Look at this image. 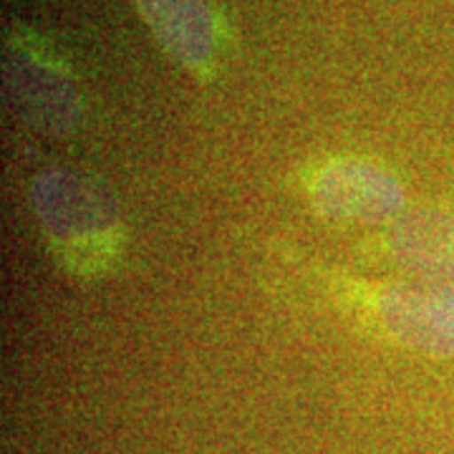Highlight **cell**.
<instances>
[{
	"instance_id": "obj_3",
	"label": "cell",
	"mask_w": 454,
	"mask_h": 454,
	"mask_svg": "<svg viewBox=\"0 0 454 454\" xmlns=\"http://www.w3.org/2000/svg\"><path fill=\"white\" fill-rule=\"evenodd\" d=\"M310 202L336 223L379 225L402 215L404 190L381 164L366 160H333L310 172Z\"/></svg>"
},
{
	"instance_id": "obj_1",
	"label": "cell",
	"mask_w": 454,
	"mask_h": 454,
	"mask_svg": "<svg viewBox=\"0 0 454 454\" xmlns=\"http://www.w3.org/2000/svg\"><path fill=\"white\" fill-rule=\"evenodd\" d=\"M31 200L49 243L68 268L82 276L109 270L121 245V223L98 184L82 172L49 167L33 179Z\"/></svg>"
},
{
	"instance_id": "obj_4",
	"label": "cell",
	"mask_w": 454,
	"mask_h": 454,
	"mask_svg": "<svg viewBox=\"0 0 454 454\" xmlns=\"http://www.w3.org/2000/svg\"><path fill=\"white\" fill-rule=\"evenodd\" d=\"M5 82L16 109L46 134H66L79 121V94L64 68L23 43L8 46Z\"/></svg>"
},
{
	"instance_id": "obj_2",
	"label": "cell",
	"mask_w": 454,
	"mask_h": 454,
	"mask_svg": "<svg viewBox=\"0 0 454 454\" xmlns=\"http://www.w3.org/2000/svg\"><path fill=\"white\" fill-rule=\"evenodd\" d=\"M361 313L406 348L454 356V286L396 280L343 283Z\"/></svg>"
},
{
	"instance_id": "obj_5",
	"label": "cell",
	"mask_w": 454,
	"mask_h": 454,
	"mask_svg": "<svg viewBox=\"0 0 454 454\" xmlns=\"http://www.w3.org/2000/svg\"><path fill=\"white\" fill-rule=\"evenodd\" d=\"M381 245L409 280L454 286V212L442 207L402 212L389 223Z\"/></svg>"
},
{
	"instance_id": "obj_6",
	"label": "cell",
	"mask_w": 454,
	"mask_h": 454,
	"mask_svg": "<svg viewBox=\"0 0 454 454\" xmlns=\"http://www.w3.org/2000/svg\"><path fill=\"white\" fill-rule=\"evenodd\" d=\"M169 56L200 79H210L217 59V26L210 0H134Z\"/></svg>"
}]
</instances>
